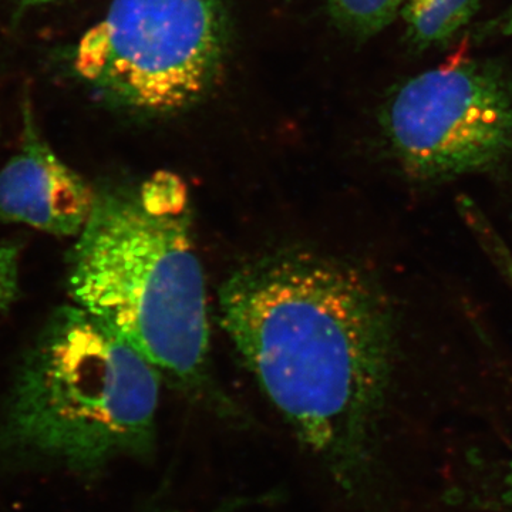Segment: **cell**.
I'll return each mask as SVG.
<instances>
[{"mask_svg":"<svg viewBox=\"0 0 512 512\" xmlns=\"http://www.w3.org/2000/svg\"><path fill=\"white\" fill-rule=\"evenodd\" d=\"M394 156L410 177L439 181L512 157V76L491 59H453L400 84L382 110Z\"/></svg>","mask_w":512,"mask_h":512,"instance_id":"5b68a950","label":"cell"},{"mask_svg":"<svg viewBox=\"0 0 512 512\" xmlns=\"http://www.w3.org/2000/svg\"><path fill=\"white\" fill-rule=\"evenodd\" d=\"M501 500L512 510V454L508 457L507 467L504 471V491L501 494Z\"/></svg>","mask_w":512,"mask_h":512,"instance_id":"30bf717a","label":"cell"},{"mask_svg":"<svg viewBox=\"0 0 512 512\" xmlns=\"http://www.w3.org/2000/svg\"><path fill=\"white\" fill-rule=\"evenodd\" d=\"M156 367L106 323L62 306L23 357L6 402L2 441L18 456L79 474L157 446Z\"/></svg>","mask_w":512,"mask_h":512,"instance_id":"3957f363","label":"cell"},{"mask_svg":"<svg viewBox=\"0 0 512 512\" xmlns=\"http://www.w3.org/2000/svg\"><path fill=\"white\" fill-rule=\"evenodd\" d=\"M74 305L119 333L163 382L217 416L238 409L211 375L204 271L184 181L168 171L96 191L69 255Z\"/></svg>","mask_w":512,"mask_h":512,"instance_id":"7a4b0ae2","label":"cell"},{"mask_svg":"<svg viewBox=\"0 0 512 512\" xmlns=\"http://www.w3.org/2000/svg\"><path fill=\"white\" fill-rule=\"evenodd\" d=\"M224 0H113L80 40L74 69L103 99L138 117L201 103L228 59Z\"/></svg>","mask_w":512,"mask_h":512,"instance_id":"277c9868","label":"cell"},{"mask_svg":"<svg viewBox=\"0 0 512 512\" xmlns=\"http://www.w3.org/2000/svg\"><path fill=\"white\" fill-rule=\"evenodd\" d=\"M481 0H404L403 19L410 45L417 50L444 46L480 9Z\"/></svg>","mask_w":512,"mask_h":512,"instance_id":"52a82bcc","label":"cell"},{"mask_svg":"<svg viewBox=\"0 0 512 512\" xmlns=\"http://www.w3.org/2000/svg\"><path fill=\"white\" fill-rule=\"evenodd\" d=\"M333 25L352 39L379 35L403 8L404 0H325Z\"/></svg>","mask_w":512,"mask_h":512,"instance_id":"ba28073f","label":"cell"},{"mask_svg":"<svg viewBox=\"0 0 512 512\" xmlns=\"http://www.w3.org/2000/svg\"><path fill=\"white\" fill-rule=\"evenodd\" d=\"M220 319L299 446L343 500L377 512L394 319L375 279L336 256L271 252L228 276Z\"/></svg>","mask_w":512,"mask_h":512,"instance_id":"6da1fadb","label":"cell"},{"mask_svg":"<svg viewBox=\"0 0 512 512\" xmlns=\"http://www.w3.org/2000/svg\"><path fill=\"white\" fill-rule=\"evenodd\" d=\"M19 249L0 244V312L6 311L18 298Z\"/></svg>","mask_w":512,"mask_h":512,"instance_id":"9c48e42d","label":"cell"},{"mask_svg":"<svg viewBox=\"0 0 512 512\" xmlns=\"http://www.w3.org/2000/svg\"><path fill=\"white\" fill-rule=\"evenodd\" d=\"M495 26H497V32H500L501 35H512V9L510 12L505 13L503 18L497 20L495 22Z\"/></svg>","mask_w":512,"mask_h":512,"instance_id":"7c38bea8","label":"cell"},{"mask_svg":"<svg viewBox=\"0 0 512 512\" xmlns=\"http://www.w3.org/2000/svg\"><path fill=\"white\" fill-rule=\"evenodd\" d=\"M138 512H184L174 505L160 503V501H148Z\"/></svg>","mask_w":512,"mask_h":512,"instance_id":"8fae6325","label":"cell"},{"mask_svg":"<svg viewBox=\"0 0 512 512\" xmlns=\"http://www.w3.org/2000/svg\"><path fill=\"white\" fill-rule=\"evenodd\" d=\"M22 2H29V3H47V2H55V0H22Z\"/></svg>","mask_w":512,"mask_h":512,"instance_id":"4fadbf2b","label":"cell"},{"mask_svg":"<svg viewBox=\"0 0 512 512\" xmlns=\"http://www.w3.org/2000/svg\"><path fill=\"white\" fill-rule=\"evenodd\" d=\"M19 153L0 170V220L56 237H77L92 215L96 191L64 164L26 113Z\"/></svg>","mask_w":512,"mask_h":512,"instance_id":"8992f818","label":"cell"}]
</instances>
